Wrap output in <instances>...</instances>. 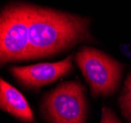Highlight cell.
Segmentation results:
<instances>
[{
	"mask_svg": "<svg viewBox=\"0 0 131 123\" xmlns=\"http://www.w3.org/2000/svg\"><path fill=\"white\" fill-rule=\"evenodd\" d=\"M29 28L28 59L50 56L91 39L87 18L24 4Z\"/></svg>",
	"mask_w": 131,
	"mask_h": 123,
	"instance_id": "obj_1",
	"label": "cell"
},
{
	"mask_svg": "<svg viewBox=\"0 0 131 123\" xmlns=\"http://www.w3.org/2000/svg\"><path fill=\"white\" fill-rule=\"evenodd\" d=\"M75 59L94 96L107 97L115 92L123 69L118 61L93 47L81 48Z\"/></svg>",
	"mask_w": 131,
	"mask_h": 123,
	"instance_id": "obj_2",
	"label": "cell"
},
{
	"mask_svg": "<svg viewBox=\"0 0 131 123\" xmlns=\"http://www.w3.org/2000/svg\"><path fill=\"white\" fill-rule=\"evenodd\" d=\"M42 111L51 123H85L87 103L84 87L77 81L60 84L45 97Z\"/></svg>",
	"mask_w": 131,
	"mask_h": 123,
	"instance_id": "obj_3",
	"label": "cell"
},
{
	"mask_svg": "<svg viewBox=\"0 0 131 123\" xmlns=\"http://www.w3.org/2000/svg\"><path fill=\"white\" fill-rule=\"evenodd\" d=\"M29 28L24 4L11 5L0 13V64L27 60Z\"/></svg>",
	"mask_w": 131,
	"mask_h": 123,
	"instance_id": "obj_4",
	"label": "cell"
},
{
	"mask_svg": "<svg viewBox=\"0 0 131 123\" xmlns=\"http://www.w3.org/2000/svg\"><path fill=\"white\" fill-rule=\"evenodd\" d=\"M72 58V55H69L64 60L59 62L12 67L11 73L25 87L38 89L67 75L73 69Z\"/></svg>",
	"mask_w": 131,
	"mask_h": 123,
	"instance_id": "obj_5",
	"label": "cell"
},
{
	"mask_svg": "<svg viewBox=\"0 0 131 123\" xmlns=\"http://www.w3.org/2000/svg\"><path fill=\"white\" fill-rule=\"evenodd\" d=\"M0 108L12 114L22 122L34 123L35 117L32 108L16 88L0 77Z\"/></svg>",
	"mask_w": 131,
	"mask_h": 123,
	"instance_id": "obj_6",
	"label": "cell"
},
{
	"mask_svg": "<svg viewBox=\"0 0 131 123\" xmlns=\"http://www.w3.org/2000/svg\"><path fill=\"white\" fill-rule=\"evenodd\" d=\"M119 105L123 116L128 123H131V74L124 84L123 91L119 98Z\"/></svg>",
	"mask_w": 131,
	"mask_h": 123,
	"instance_id": "obj_7",
	"label": "cell"
},
{
	"mask_svg": "<svg viewBox=\"0 0 131 123\" xmlns=\"http://www.w3.org/2000/svg\"><path fill=\"white\" fill-rule=\"evenodd\" d=\"M101 123H121L116 115L114 114V112L111 108L104 106L102 108V119Z\"/></svg>",
	"mask_w": 131,
	"mask_h": 123,
	"instance_id": "obj_8",
	"label": "cell"
}]
</instances>
